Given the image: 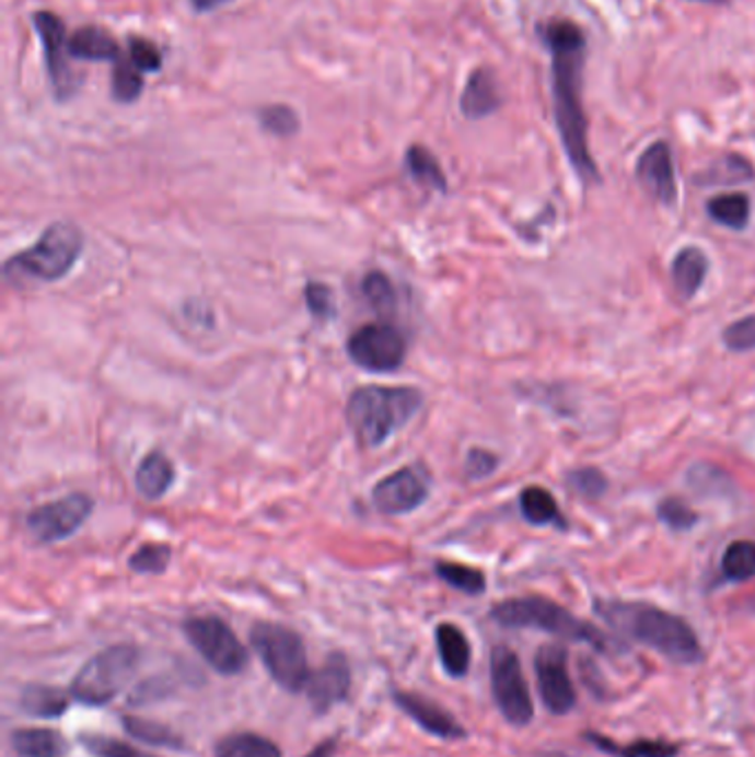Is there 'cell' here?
Instances as JSON below:
<instances>
[{
	"label": "cell",
	"instance_id": "cell-28",
	"mask_svg": "<svg viewBox=\"0 0 755 757\" xmlns=\"http://www.w3.org/2000/svg\"><path fill=\"white\" fill-rule=\"evenodd\" d=\"M585 739H590L596 748L616 757H676L681 753L678 744H672L665 739H638L629 746H618L616 742L592 731L585 733Z\"/></svg>",
	"mask_w": 755,
	"mask_h": 757
},
{
	"label": "cell",
	"instance_id": "cell-37",
	"mask_svg": "<svg viewBox=\"0 0 755 757\" xmlns=\"http://www.w3.org/2000/svg\"><path fill=\"white\" fill-rule=\"evenodd\" d=\"M257 118H259L262 129L277 136V138H289V136H295L300 131V118H298L295 109H291L289 105L262 107Z\"/></svg>",
	"mask_w": 755,
	"mask_h": 757
},
{
	"label": "cell",
	"instance_id": "cell-42",
	"mask_svg": "<svg viewBox=\"0 0 755 757\" xmlns=\"http://www.w3.org/2000/svg\"><path fill=\"white\" fill-rule=\"evenodd\" d=\"M499 465V456L484 447H472L465 456V477L472 481H481L490 477Z\"/></svg>",
	"mask_w": 755,
	"mask_h": 757
},
{
	"label": "cell",
	"instance_id": "cell-13",
	"mask_svg": "<svg viewBox=\"0 0 755 757\" xmlns=\"http://www.w3.org/2000/svg\"><path fill=\"white\" fill-rule=\"evenodd\" d=\"M32 23H34V30L38 32V38H40L43 49H45V62H47L49 80H51V86L56 93V101L65 103L78 91V80H76L71 67L67 65V56H69V51H65L69 45L67 27L58 14L47 12V10L34 12Z\"/></svg>",
	"mask_w": 755,
	"mask_h": 757
},
{
	"label": "cell",
	"instance_id": "cell-30",
	"mask_svg": "<svg viewBox=\"0 0 755 757\" xmlns=\"http://www.w3.org/2000/svg\"><path fill=\"white\" fill-rule=\"evenodd\" d=\"M406 168L415 182H419L428 188H434V191H441V194L448 191L445 173L430 149H426L421 144H413L406 151Z\"/></svg>",
	"mask_w": 755,
	"mask_h": 757
},
{
	"label": "cell",
	"instance_id": "cell-17",
	"mask_svg": "<svg viewBox=\"0 0 755 757\" xmlns=\"http://www.w3.org/2000/svg\"><path fill=\"white\" fill-rule=\"evenodd\" d=\"M393 700L426 733L439 739H450V742L467 737V731L461 726V722L434 700L419 694H410V691H395Z\"/></svg>",
	"mask_w": 755,
	"mask_h": 757
},
{
	"label": "cell",
	"instance_id": "cell-45",
	"mask_svg": "<svg viewBox=\"0 0 755 757\" xmlns=\"http://www.w3.org/2000/svg\"><path fill=\"white\" fill-rule=\"evenodd\" d=\"M335 753H337V739H326V742H322V744H317L311 753H306L304 757H335Z\"/></svg>",
	"mask_w": 755,
	"mask_h": 757
},
{
	"label": "cell",
	"instance_id": "cell-12",
	"mask_svg": "<svg viewBox=\"0 0 755 757\" xmlns=\"http://www.w3.org/2000/svg\"><path fill=\"white\" fill-rule=\"evenodd\" d=\"M93 512L91 497L82 492L36 508L27 516V529L40 543H58L76 534Z\"/></svg>",
	"mask_w": 755,
	"mask_h": 757
},
{
	"label": "cell",
	"instance_id": "cell-26",
	"mask_svg": "<svg viewBox=\"0 0 755 757\" xmlns=\"http://www.w3.org/2000/svg\"><path fill=\"white\" fill-rule=\"evenodd\" d=\"M521 514L527 523L532 525H551V527H568V521H565L556 499L551 497V492H547L545 488L538 486H530L521 492Z\"/></svg>",
	"mask_w": 755,
	"mask_h": 757
},
{
	"label": "cell",
	"instance_id": "cell-41",
	"mask_svg": "<svg viewBox=\"0 0 755 757\" xmlns=\"http://www.w3.org/2000/svg\"><path fill=\"white\" fill-rule=\"evenodd\" d=\"M127 49H129V60L133 62V67L142 73H155L162 67V54L158 49L155 43H151L149 38H140V36H131L127 40Z\"/></svg>",
	"mask_w": 755,
	"mask_h": 757
},
{
	"label": "cell",
	"instance_id": "cell-46",
	"mask_svg": "<svg viewBox=\"0 0 755 757\" xmlns=\"http://www.w3.org/2000/svg\"><path fill=\"white\" fill-rule=\"evenodd\" d=\"M692 3H707V5H724L729 0H692Z\"/></svg>",
	"mask_w": 755,
	"mask_h": 757
},
{
	"label": "cell",
	"instance_id": "cell-15",
	"mask_svg": "<svg viewBox=\"0 0 755 757\" xmlns=\"http://www.w3.org/2000/svg\"><path fill=\"white\" fill-rule=\"evenodd\" d=\"M636 179L644 191L660 205L674 207L678 200V182L674 153L670 142L655 140L651 142L636 162Z\"/></svg>",
	"mask_w": 755,
	"mask_h": 757
},
{
	"label": "cell",
	"instance_id": "cell-34",
	"mask_svg": "<svg viewBox=\"0 0 755 757\" xmlns=\"http://www.w3.org/2000/svg\"><path fill=\"white\" fill-rule=\"evenodd\" d=\"M361 293L365 298V302L380 313V315H386L391 311H395L397 306V293L393 289V283L391 279L380 272V270H374V272H368L361 281Z\"/></svg>",
	"mask_w": 755,
	"mask_h": 757
},
{
	"label": "cell",
	"instance_id": "cell-10",
	"mask_svg": "<svg viewBox=\"0 0 755 757\" xmlns=\"http://www.w3.org/2000/svg\"><path fill=\"white\" fill-rule=\"evenodd\" d=\"M346 350L363 370L393 372L406 359V337L388 324H365L350 335Z\"/></svg>",
	"mask_w": 755,
	"mask_h": 757
},
{
	"label": "cell",
	"instance_id": "cell-31",
	"mask_svg": "<svg viewBox=\"0 0 755 757\" xmlns=\"http://www.w3.org/2000/svg\"><path fill=\"white\" fill-rule=\"evenodd\" d=\"M722 579L729 583H744L755 577V543L733 540L722 554Z\"/></svg>",
	"mask_w": 755,
	"mask_h": 757
},
{
	"label": "cell",
	"instance_id": "cell-39",
	"mask_svg": "<svg viewBox=\"0 0 755 757\" xmlns=\"http://www.w3.org/2000/svg\"><path fill=\"white\" fill-rule=\"evenodd\" d=\"M169 562L171 547L164 543H147L129 558V567L138 574H162Z\"/></svg>",
	"mask_w": 755,
	"mask_h": 757
},
{
	"label": "cell",
	"instance_id": "cell-11",
	"mask_svg": "<svg viewBox=\"0 0 755 757\" xmlns=\"http://www.w3.org/2000/svg\"><path fill=\"white\" fill-rule=\"evenodd\" d=\"M534 669L545 709L554 715L570 713L577 707V689L568 672V649L562 644H543L536 651Z\"/></svg>",
	"mask_w": 755,
	"mask_h": 757
},
{
	"label": "cell",
	"instance_id": "cell-4",
	"mask_svg": "<svg viewBox=\"0 0 755 757\" xmlns=\"http://www.w3.org/2000/svg\"><path fill=\"white\" fill-rule=\"evenodd\" d=\"M490 618L508 629H538L562 640L590 644L601 653H614L623 649L596 625L574 616L570 609L543 596L508 598L492 607Z\"/></svg>",
	"mask_w": 755,
	"mask_h": 757
},
{
	"label": "cell",
	"instance_id": "cell-16",
	"mask_svg": "<svg viewBox=\"0 0 755 757\" xmlns=\"http://www.w3.org/2000/svg\"><path fill=\"white\" fill-rule=\"evenodd\" d=\"M352 672L350 662L344 653H330L324 665L313 672L311 683L306 687V696L315 709V713H328L335 704L344 702L350 694Z\"/></svg>",
	"mask_w": 755,
	"mask_h": 757
},
{
	"label": "cell",
	"instance_id": "cell-36",
	"mask_svg": "<svg viewBox=\"0 0 755 757\" xmlns=\"http://www.w3.org/2000/svg\"><path fill=\"white\" fill-rule=\"evenodd\" d=\"M568 486L572 492H577L579 497L588 499V501H596L601 497H605V492L609 490V481L605 477V471L592 465L585 467H577L568 475Z\"/></svg>",
	"mask_w": 755,
	"mask_h": 757
},
{
	"label": "cell",
	"instance_id": "cell-33",
	"mask_svg": "<svg viewBox=\"0 0 755 757\" xmlns=\"http://www.w3.org/2000/svg\"><path fill=\"white\" fill-rule=\"evenodd\" d=\"M144 91L142 71L129 58H120L112 71V96L123 105H133Z\"/></svg>",
	"mask_w": 755,
	"mask_h": 757
},
{
	"label": "cell",
	"instance_id": "cell-29",
	"mask_svg": "<svg viewBox=\"0 0 755 757\" xmlns=\"http://www.w3.org/2000/svg\"><path fill=\"white\" fill-rule=\"evenodd\" d=\"M123 726L138 742L171 748V750H184L186 748L184 737L162 722H153V720H144V718H136V715H125Z\"/></svg>",
	"mask_w": 755,
	"mask_h": 757
},
{
	"label": "cell",
	"instance_id": "cell-6",
	"mask_svg": "<svg viewBox=\"0 0 755 757\" xmlns=\"http://www.w3.org/2000/svg\"><path fill=\"white\" fill-rule=\"evenodd\" d=\"M140 662L133 644H114L89 657L76 674L69 694L86 707H103L116 700L131 683Z\"/></svg>",
	"mask_w": 755,
	"mask_h": 757
},
{
	"label": "cell",
	"instance_id": "cell-21",
	"mask_svg": "<svg viewBox=\"0 0 755 757\" xmlns=\"http://www.w3.org/2000/svg\"><path fill=\"white\" fill-rule=\"evenodd\" d=\"M439 660L450 678H463L472 665V647L467 636L452 622L437 625L434 631Z\"/></svg>",
	"mask_w": 755,
	"mask_h": 757
},
{
	"label": "cell",
	"instance_id": "cell-5",
	"mask_svg": "<svg viewBox=\"0 0 755 757\" xmlns=\"http://www.w3.org/2000/svg\"><path fill=\"white\" fill-rule=\"evenodd\" d=\"M251 644L281 689L289 694L306 691L313 669L298 631L277 622H257L251 629Z\"/></svg>",
	"mask_w": 755,
	"mask_h": 757
},
{
	"label": "cell",
	"instance_id": "cell-32",
	"mask_svg": "<svg viewBox=\"0 0 755 757\" xmlns=\"http://www.w3.org/2000/svg\"><path fill=\"white\" fill-rule=\"evenodd\" d=\"M434 572L445 585L467 596H481L488 587V581L481 570H475V567H467L461 562H437Z\"/></svg>",
	"mask_w": 755,
	"mask_h": 757
},
{
	"label": "cell",
	"instance_id": "cell-24",
	"mask_svg": "<svg viewBox=\"0 0 755 757\" xmlns=\"http://www.w3.org/2000/svg\"><path fill=\"white\" fill-rule=\"evenodd\" d=\"M213 753L216 757H284L270 737L253 731H237L220 737Z\"/></svg>",
	"mask_w": 755,
	"mask_h": 757
},
{
	"label": "cell",
	"instance_id": "cell-3",
	"mask_svg": "<svg viewBox=\"0 0 755 757\" xmlns=\"http://www.w3.org/2000/svg\"><path fill=\"white\" fill-rule=\"evenodd\" d=\"M423 406V395L410 386H363L346 406V421L361 447H380Z\"/></svg>",
	"mask_w": 755,
	"mask_h": 757
},
{
	"label": "cell",
	"instance_id": "cell-2",
	"mask_svg": "<svg viewBox=\"0 0 755 757\" xmlns=\"http://www.w3.org/2000/svg\"><path fill=\"white\" fill-rule=\"evenodd\" d=\"M594 609L614 631L658 651L674 665L692 667L702 660L694 627L672 612L640 601H596Z\"/></svg>",
	"mask_w": 755,
	"mask_h": 757
},
{
	"label": "cell",
	"instance_id": "cell-44",
	"mask_svg": "<svg viewBox=\"0 0 755 757\" xmlns=\"http://www.w3.org/2000/svg\"><path fill=\"white\" fill-rule=\"evenodd\" d=\"M191 3V8L198 12V14H209V12H216L220 10L222 5L231 3V0H188Z\"/></svg>",
	"mask_w": 755,
	"mask_h": 757
},
{
	"label": "cell",
	"instance_id": "cell-20",
	"mask_svg": "<svg viewBox=\"0 0 755 757\" xmlns=\"http://www.w3.org/2000/svg\"><path fill=\"white\" fill-rule=\"evenodd\" d=\"M709 275V257L698 246H685L676 253L672 261V279L674 289L683 302H692Z\"/></svg>",
	"mask_w": 755,
	"mask_h": 757
},
{
	"label": "cell",
	"instance_id": "cell-25",
	"mask_svg": "<svg viewBox=\"0 0 755 757\" xmlns=\"http://www.w3.org/2000/svg\"><path fill=\"white\" fill-rule=\"evenodd\" d=\"M71 694H65L58 687L49 685H30L21 694V709L30 718L54 720L60 718L69 709Z\"/></svg>",
	"mask_w": 755,
	"mask_h": 757
},
{
	"label": "cell",
	"instance_id": "cell-1",
	"mask_svg": "<svg viewBox=\"0 0 755 757\" xmlns=\"http://www.w3.org/2000/svg\"><path fill=\"white\" fill-rule=\"evenodd\" d=\"M536 32L551 60V103L562 151L583 184H599L601 171L590 151V123L583 107L588 34L579 23L568 19L541 23Z\"/></svg>",
	"mask_w": 755,
	"mask_h": 757
},
{
	"label": "cell",
	"instance_id": "cell-22",
	"mask_svg": "<svg viewBox=\"0 0 755 757\" xmlns=\"http://www.w3.org/2000/svg\"><path fill=\"white\" fill-rule=\"evenodd\" d=\"M19 757H67L69 739L56 729H16L10 735Z\"/></svg>",
	"mask_w": 755,
	"mask_h": 757
},
{
	"label": "cell",
	"instance_id": "cell-9",
	"mask_svg": "<svg viewBox=\"0 0 755 757\" xmlns=\"http://www.w3.org/2000/svg\"><path fill=\"white\" fill-rule=\"evenodd\" d=\"M490 687L501 715L512 726H527L534 718V702L523 676L519 655L510 647H495L490 655Z\"/></svg>",
	"mask_w": 755,
	"mask_h": 757
},
{
	"label": "cell",
	"instance_id": "cell-7",
	"mask_svg": "<svg viewBox=\"0 0 755 757\" xmlns=\"http://www.w3.org/2000/svg\"><path fill=\"white\" fill-rule=\"evenodd\" d=\"M82 248L84 237L76 224L54 222L32 248L14 255L5 270L10 277H27L43 283L58 281L76 266Z\"/></svg>",
	"mask_w": 755,
	"mask_h": 757
},
{
	"label": "cell",
	"instance_id": "cell-19",
	"mask_svg": "<svg viewBox=\"0 0 755 757\" xmlns=\"http://www.w3.org/2000/svg\"><path fill=\"white\" fill-rule=\"evenodd\" d=\"M69 58L86 60V62H118L123 58V49L118 40L98 25H84L78 27L69 36L67 45Z\"/></svg>",
	"mask_w": 755,
	"mask_h": 757
},
{
	"label": "cell",
	"instance_id": "cell-18",
	"mask_svg": "<svg viewBox=\"0 0 755 757\" xmlns=\"http://www.w3.org/2000/svg\"><path fill=\"white\" fill-rule=\"evenodd\" d=\"M503 107V93L490 67H477L465 80L458 109L467 120H484Z\"/></svg>",
	"mask_w": 755,
	"mask_h": 757
},
{
	"label": "cell",
	"instance_id": "cell-8",
	"mask_svg": "<svg viewBox=\"0 0 755 757\" xmlns=\"http://www.w3.org/2000/svg\"><path fill=\"white\" fill-rule=\"evenodd\" d=\"M182 631L220 676H240L248 665V651L235 631L218 616H194L184 620Z\"/></svg>",
	"mask_w": 755,
	"mask_h": 757
},
{
	"label": "cell",
	"instance_id": "cell-27",
	"mask_svg": "<svg viewBox=\"0 0 755 757\" xmlns=\"http://www.w3.org/2000/svg\"><path fill=\"white\" fill-rule=\"evenodd\" d=\"M707 216L731 231H744L751 222V200L746 194H720L707 202Z\"/></svg>",
	"mask_w": 755,
	"mask_h": 757
},
{
	"label": "cell",
	"instance_id": "cell-38",
	"mask_svg": "<svg viewBox=\"0 0 755 757\" xmlns=\"http://www.w3.org/2000/svg\"><path fill=\"white\" fill-rule=\"evenodd\" d=\"M655 514H658V521L667 525L672 532H689L700 521L698 512H694L685 501H681L676 497L660 501Z\"/></svg>",
	"mask_w": 755,
	"mask_h": 757
},
{
	"label": "cell",
	"instance_id": "cell-23",
	"mask_svg": "<svg viewBox=\"0 0 755 757\" xmlns=\"http://www.w3.org/2000/svg\"><path fill=\"white\" fill-rule=\"evenodd\" d=\"M175 481V467L162 452H149L136 471V488L147 501L162 499Z\"/></svg>",
	"mask_w": 755,
	"mask_h": 757
},
{
	"label": "cell",
	"instance_id": "cell-14",
	"mask_svg": "<svg viewBox=\"0 0 755 757\" xmlns=\"http://www.w3.org/2000/svg\"><path fill=\"white\" fill-rule=\"evenodd\" d=\"M428 494V471L423 467H402L374 486L372 503L382 514L402 516L421 508Z\"/></svg>",
	"mask_w": 755,
	"mask_h": 757
},
{
	"label": "cell",
	"instance_id": "cell-35",
	"mask_svg": "<svg viewBox=\"0 0 755 757\" xmlns=\"http://www.w3.org/2000/svg\"><path fill=\"white\" fill-rule=\"evenodd\" d=\"M78 742L96 757H155L151 753L136 748L129 742L116 739L112 735H101V733H80Z\"/></svg>",
	"mask_w": 755,
	"mask_h": 757
},
{
	"label": "cell",
	"instance_id": "cell-40",
	"mask_svg": "<svg viewBox=\"0 0 755 757\" xmlns=\"http://www.w3.org/2000/svg\"><path fill=\"white\" fill-rule=\"evenodd\" d=\"M722 343L731 352H753L755 350V313L731 322L722 330Z\"/></svg>",
	"mask_w": 755,
	"mask_h": 757
},
{
	"label": "cell",
	"instance_id": "cell-43",
	"mask_svg": "<svg viewBox=\"0 0 755 757\" xmlns=\"http://www.w3.org/2000/svg\"><path fill=\"white\" fill-rule=\"evenodd\" d=\"M304 298H306L309 311H311L317 319H328V317L335 313L333 293H330V289L326 287V283L309 281V283H306V291H304Z\"/></svg>",
	"mask_w": 755,
	"mask_h": 757
}]
</instances>
